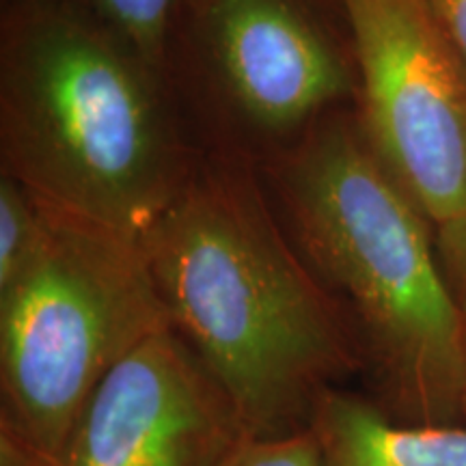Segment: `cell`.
Segmentation results:
<instances>
[{
    "label": "cell",
    "mask_w": 466,
    "mask_h": 466,
    "mask_svg": "<svg viewBox=\"0 0 466 466\" xmlns=\"http://www.w3.org/2000/svg\"><path fill=\"white\" fill-rule=\"evenodd\" d=\"M141 248L168 329L248 434L307 430L319 400L365 371L348 313L291 242L253 162L201 151Z\"/></svg>",
    "instance_id": "cell-1"
},
{
    "label": "cell",
    "mask_w": 466,
    "mask_h": 466,
    "mask_svg": "<svg viewBox=\"0 0 466 466\" xmlns=\"http://www.w3.org/2000/svg\"><path fill=\"white\" fill-rule=\"evenodd\" d=\"M167 74L85 0L0 5V173L141 242L201 147Z\"/></svg>",
    "instance_id": "cell-2"
},
{
    "label": "cell",
    "mask_w": 466,
    "mask_h": 466,
    "mask_svg": "<svg viewBox=\"0 0 466 466\" xmlns=\"http://www.w3.org/2000/svg\"><path fill=\"white\" fill-rule=\"evenodd\" d=\"M272 208L357 330L389 415L462 421V311L436 229L337 108L258 165Z\"/></svg>",
    "instance_id": "cell-3"
},
{
    "label": "cell",
    "mask_w": 466,
    "mask_h": 466,
    "mask_svg": "<svg viewBox=\"0 0 466 466\" xmlns=\"http://www.w3.org/2000/svg\"><path fill=\"white\" fill-rule=\"evenodd\" d=\"M42 208L37 253L0 289V466H56L110 370L168 329L141 242Z\"/></svg>",
    "instance_id": "cell-4"
},
{
    "label": "cell",
    "mask_w": 466,
    "mask_h": 466,
    "mask_svg": "<svg viewBox=\"0 0 466 466\" xmlns=\"http://www.w3.org/2000/svg\"><path fill=\"white\" fill-rule=\"evenodd\" d=\"M167 76L201 151L259 165L357 102L346 0H186Z\"/></svg>",
    "instance_id": "cell-5"
},
{
    "label": "cell",
    "mask_w": 466,
    "mask_h": 466,
    "mask_svg": "<svg viewBox=\"0 0 466 466\" xmlns=\"http://www.w3.org/2000/svg\"><path fill=\"white\" fill-rule=\"evenodd\" d=\"M367 145L434 229L466 208V63L425 0H346Z\"/></svg>",
    "instance_id": "cell-6"
},
{
    "label": "cell",
    "mask_w": 466,
    "mask_h": 466,
    "mask_svg": "<svg viewBox=\"0 0 466 466\" xmlns=\"http://www.w3.org/2000/svg\"><path fill=\"white\" fill-rule=\"evenodd\" d=\"M244 434L225 389L162 329L100 382L56 466H218Z\"/></svg>",
    "instance_id": "cell-7"
},
{
    "label": "cell",
    "mask_w": 466,
    "mask_h": 466,
    "mask_svg": "<svg viewBox=\"0 0 466 466\" xmlns=\"http://www.w3.org/2000/svg\"><path fill=\"white\" fill-rule=\"evenodd\" d=\"M309 428L322 466H466V423L400 421L343 387L319 400Z\"/></svg>",
    "instance_id": "cell-8"
},
{
    "label": "cell",
    "mask_w": 466,
    "mask_h": 466,
    "mask_svg": "<svg viewBox=\"0 0 466 466\" xmlns=\"http://www.w3.org/2000/svg\"><path fill=\"white\" fill-rule=\"evenodd\" d=\"M106 25L167 74L171 37L186 0H85ZM168 78V76H167Z\"/></svg>",
    "instance_id": "cell-9"
},
{
    "label": "cell",
    "mask_w": 466,
    "mask_h": 466,
    "mask_svg": "<svg viewBox=\"0 0 466 466\" xmlns=\"http://www.w3.org/2000/svg\"><path fill=\"white\" fill-rule=\"evenodd\" d=\"M46 233V212L20 182L0 173V289L35 258Z\"/></svg>",
    "instance_id": "cell-10"
},
{
    "label": "cell",
    "mask_w": 466,
    "mask_h": 466,
    "mask_svg": "<svg viewBox=\"0 0 466 466\" xmlns=\"http://www.w3.org/2000/svg\"><path fill=\"white\" fill-rule=\"evenodd\" d=\"M218 466H322L311 428L289 434H244Z\"/></svg>",
    "instance_id": "cell-11"
},
{
    "label": "cell",
    "mask_w": 466,
    "mask_h": 466,
    "mask_svg": "<svg viewBox=\"0 0 466 466\" xmlns=\"http://www.w3.org/2000/svg\"><path fill=\"white\" fill-rule=\"evenodd\" d=\"M439 258L456 294L466 288V208L450 223L436 229Z\"/></svg>",
    "instance_id": "cell-12"
},
{
    "label": "cell",
    "mask_w": 466,
    "mask_h": 466,
    "mask_svg": "<svg viewBox=\"0 0 466 466\" xmlns=\"http://www.w3.org/2000/svg\"><path fill=\"white\" fill-rule=\"evenodd\" d=\"M425 5L466 63V0H425Z\"/></svg>",
    "instance_id": "cell-13"
},
{
    "label": "cell",
    "mask_w": 466,
    "mask_h": 466,
    "mask_svg": "<svg viewBox=\"0 0 466 466\" xmlns=\"http://www.w3.org/2000/svg\"><path fill=\"white\" fill-rule=\"evenodd\" d=\"M460 311H462V360H464V384H462V423H466V288L458 291Z\"/></svg>",
    "instance_id": "cell-14"
},
{
    "label": "cell",
    "mask_w": 466,
    "mask_h": 466,
    "mask_svg": "<svg viewBox=\"0 0 466 466\" xmlns=\"http://www.w3.org/2000/svg\"><path fill=\"white\" fill-rule=\"evenodd\" d=\"M5 3H17V0H0V5H5Z\"/></svg>",
    "instance_id": "cell-15"
}]
</instances>
